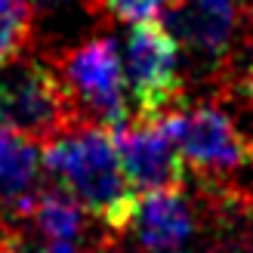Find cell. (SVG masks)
I'll list each match as a JSON object with an SVG mask.
<instances>
[{
    "label": "cell",
    "mask_w": 253,
    "mask_h": 253,
    "mask_svg": "<svg viewBox=\"0 0 253 253\" xmlns=\"http://www.w3.org/2000/svg\"><path fill=\"white\" fill-rule=\"evenodd\" d=\"M43 164L53 179L81 201L86 213L111 232L130 229L139 192L130 185L115 145V133L99 124H74L49 139Z\"/></svg>",
    "instance_id": "6da1fadb"
},
{
    "label": "cell",
    "mask_w": 253,
    "mask_h": 253,
    "mask_svg": "<svg viewBox=\"0 0 253 253\" xmlns=\"http://www.w3.org/2000/svg\"><path fill=\"white\" fill-rule=\"evenodd\" d=\"M124 74L139 118L155 121L170 111L182 96L179 43L164 22H139L124 43Z\"/></svg>",
    "instance_id": "7a4b0ae2"
},
{
    "label": "cell",
    "mask_w": 253,
    "mask_h": 253,
    "mask_svg": "<svg viewBox=\"0 0 253 253\" xmlns=\"http://www.w3.org/2000/svg\"><path fill=\"white\" fill-rule=\"evenodd\" d=\"M74 124H81V115L53 68L31 62L0 84V126L49 142Z\"/></svg>",
    "instance_id": "3957f363"
},
{
    "label": "cell",
    "mask_w": 253,
    "mask_h": 253,
    "mask_svg": "<svg viewBox=\"0 0 253 253\" xmlns=\"http://www.w3.org/2000/svg\"><path fill=\"white\" fill-rule=\"evenodd\" d=\"M170 136L179 145L185 167H192L204 182L219 185L238 176L253 151L241 142L232 118L216 105H192L164 115Z\"/></svg>",
    "instance_id": "277c9868"
},
{
    "label": "cell",
    "mask_w": 253,
    "mask_h": 253,
    "mask_svg": "<svg viewBox=\"0 0 253 253\" xmlns=\"http://www.w3.org/2000/svg\"><path fill=\"white\" fill-rule=\"evenodd\" d=\"M62 81L71 99L99 126L115 130L126 124V74L111 37H96L68 49L62 59Z\"/></svg>",
    "instance_id": "5b68a950"
},
{
    "label": "cell",
    "mask_w": 253,
    "mask_h": 253,
    "mask_svg": "<svg viewBox=\"0 0 253 253\" xmlns=\"http://www.w3.org/2000/svg\"><path fill=\"white\" fill-rule=\"evenodd\" d=\"M111 133H115L124 173L139 195L185 185V161L164 118H139L136 124L115 126Z\"/></svg>",
    "instance_id": "8992f818"
},
{
    "label": "cell",
    "mask_w": 253,
    "mask_h": 253,
    "mask_svg": "<svg viewBox=\"0 0 253 253\" xmlns=\"http://www.w3.org/2000/svg\"><path fill=\"white\" fill-rule=\"evenodd\" d=\"M164 25L179 46L216 65L235 43L241 25V3L238 0H170V6L164 9Z\"/></svg>",
    "instance_id": "52a82bcc"
},
{
    "label": "cell",
    "mask_w": 253,
    "mask_h": 253,
    "mask_svg": "<svg viewBox=\"0 0 253 253\" xmlns=\"http://www.w3.org/2000/svg\"><path fill=\"white\" fill-rule=\"evenodd\" d=\"M133 238L145 253H176L195 235V216L182 188H164L139 198L133 213Z\"/></svg>",
    "instance_id": "ba28073f"
},
{
    "label": "cell",
    "mask_w": 253,
    "mask_h": 253,
    "mask_svg": "<svg viewBox=\"0 0 253 253\" xmlns=\"http://www.w3.org/2000/svg\"><path fill=\"white\" fill-rule=\"evenodd\" d=\"M41 161L37 139L0 126V204H6L12 219L28 216L31 201L41 192L37 185Z\"/></svg>",
    "instance_id": "9c48e42d"
},
{
    "label": "cell",
    "mask_w": 253,
    "mask_h": 253,
    "mask_svg": "<svg viewBox=\"0 0 253 253\" xmlns=\"http://www.w3.org/2000/svg\"><path fill=\"white\" fill-rule=\"evenodd\" d=\"M28 219H34V225L41 229L49 241H74L84 232V207L68 188L46 185L34 195Z\"/></svg>",
    "instance_id": "30bf717a"
},
{
    "label": "cell",
    "mask_w": 253,
    "mask_h": 253,
    "mask_svg": "<svg viewBox=\"0 0 253 253\" xmlns=\"http://www.w3.org/2000/svg\"><path fill=\"white\" fill-rule=\"evenodd\" d=\"M31 12L16 0H0V68L12 65L31 41Z\"/></svg>",
    "instance_id": "8fae6325"
},
{
    "label": "cell",
    "mask_w": 253,
    "mask_h": 253,
    "mask_svg": "<svg viewBox=\"0 0 253 253\" xmlns=\"http://www.w3.org/2000/svg\"><path fill=\"white\" fill-rule=\"evenodd\" d=\"M93 3L111 19L139 25V22H151L155 16H161L170 6V0H93Z\"/></svg>",
    "instance_id": "7c38bea8"
},
{
    "label": "cell",
    "mask_w": 253,
    "mask_h": 253,
    "mask_svg": "<svg viewBox=\"0 0 253 253\" xmlns=\"http://www.w3.org/2000/svg\"><path fill=\"white\" fill-rule=\"evenodd\" d=\"M34 253H78V247H74L71 241H49L46 247L34 250Z\"/></svg>",
    "instance_id": "4fadbf2b"
},
{
    "label": "cell",
    "mask_w": 253,
    "mask_h": 253,
    "mask_svg": "<svg viewBox=\"0 0 253 253\" xmlns=\"http://www.w3.org/2000/svg\"><path fill=\"white\" fill-rule=\"evenodd\" d=\"M0 253H19V241L12 235H3L0 238Z\"/></svg>",
    "instance_id": "5bb4252c"
},
{
    "label": "cell",
    "mask_w": 253,
    "mask_h": 253,
    "mask_svg": "<svg viewBox=\"0 0 253 253\" xmlns=\"http://www.w3.org/2000/svg\"><path fill=\"white\" fill-rule=\"evenodd\" d=\"M247 96H250V102H253V65L247 71Z\"/></svg>",
    "instance_id": "9a60e30c"
},
{
    "label": "cell",
    "mask_w": 253,
    "mask_h": 253,
    "mask_svg": "<svg viewBox=\"0 0 253 253\" xmlns=\"http://www.w3.org/2000/svg\"><path fill=\"white\" fill-rule=\"evenodd\" d=\"M247 253H253V238H250V244H247Z\"/></svg>",
    "instance_id": "2e32d148"
},
{
    "label": "cell",
    "mask_w": 253,
    "mask_h": 253,
    "mask_svg": "<svg viewBox=\"0 0 253 253\" xmlns=\"http://www.w3.org/2000/svg\"><path fill=\"white\" fill-rule=\"evenodd\" d=\"M195 253H216V250H195Z\"/></svg>",
    "instance_id": "e0dca14e"
}]
</instances>
